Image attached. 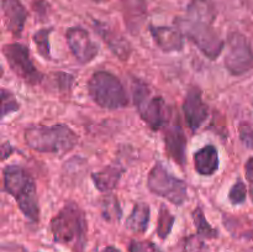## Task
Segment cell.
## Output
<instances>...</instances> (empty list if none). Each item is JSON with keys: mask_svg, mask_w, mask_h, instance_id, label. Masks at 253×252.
Masks as SVG:
<instances>
[{"mask_svg": "<svg viewBox=\"0 0 253 252\" xmlns=\"http://www.w3.org/2000/svg\"><path fill=\"white\" fill-rule=\"evenodd\" d=\"M95 31L100 35L104 42L108 44L113 53L118 56V58L123 59V61H126L128 58L131 53V44L123 36L111 31L108 26L103 25L101 22H95Z\"/></svg>", "mask_w": 253, "mask_h": 252, "instance_id": "16", "label": "cell"}, {"mask_svg": "<svg viewBox=\"0 0 253 252\" xmlns=\"http://www.w3.org/2000/svg\"><path fill=\"white\" fill-rule=\"evenodd\" d=\"M145 15V0H125V21L131 31L136 32V30H140Z\"/></svg>", "mask_w": 253, "mask_h": 252, "instance_id": "21", "label": "cell"}, {"mask_svg": "<svg viewBox=\"0 0 253 252\" xmlns=\"http://www.w3.org/2000/svg\"><path fill=\"white\" fill-rule=\"evenodd\" d=\"M128 252H162L152 241L132 240L128 245Z\"/></svg>", "mask_w": 253, "mask_h": 252, "instance_id": "28", "label": "cell"}, {"mask_svg": "<svg viewBox=\"0 0 253 252\" xmlns=\"http://www.w3.org/2000/svg\"><path fill=\"white\" fill-rule=\"evenodd\" d=\"M88 91L96 105L108 110L126 108L128 104L123 83L110 72H95L88 82Z\"/></svg>", "mask_w": 253, "mask_h": 252, "instance_id": "4", "label": "cell"}, {"mask_svg": "<svg viewBox=\"0 0 253 252\" xmlns=\"http://www.w3.org/2000/svg\"><path fill=\"white\" fill-rule=\"evenodd\" d=\"M24 138L31 150L57 156L66 155L78 143V135L64 124L30 126L25 130Z\"/></svg>", "mask_w": 253, "mask_h": 252, "instance_id": "3", "label": "cell"}, {"mask_svg": "<svg viewBox=\"0 0 253 252\" xmlns=\"http://www.w3.org/2000/svg\"><path fill=\"white\" fill-rule=\"evenodd\" d=\"M219 151L214 145H207L194 153V167L199 174L212 175L219 169Z\"/></svg>", "mask_w": 253, "mask_h": 252, "instance_id": "15", "label": "cell"}, {"mask_svg": "<svg viewBox=\"0 0 253 252\" xmlns=\"http://www.w3.org/2000/svg\"><path fill=\"white\" fill-rule=\"evenodd\" d=\"M52 236L57 244L73 252H83L86 244L85 214L74 202L67 203L51 220Z\"/></svg>", "mask_w": 253, "mask_h": 252, "instance_id": "1", "label": "cell"}, {"mask_svg": "<svg viewBox=\"0 0 253 252\" xmlns=\"http://www.w3.org/2000/svg\"><path fill=\"white\" fill-rule=\"evenodd\" d=\"M187 19L214 24L216 10L211 0H190L187 6Z\"/></svg>", "mask_w": 253, "mask_h": 252, "instance_id": "18", "label": "cell"}, {"mask_svg": "<svg viewBox=\"0 0 253 252\" xmlns=\"http://www.w3.org/2000/svg\"><path fill=\"white\" fill-rule=\"evenodd\" d=\"M166 128H167L165 135L166 151L175 162L179 163L180 166H184L187 140H185L184 132L179 124V119L174 116L169 126H166Z\"/></svg>", "mask_w": 253, "mask_h": 252, "instance_id": "14", "label": "cell"}, {"mask_svg": "<svg viewBox=\"0 0 253 252\" xmlns=\"http://www.w3.org/2000/svg\"><path fill=\"white\" fill-rule=\"evenodd\" d=\"M2 21L14 37H20L27 20V9L21 0H1Z\"/></svg>", "mask_w": 253, "mask_h": 252, "instance_id": "12", "label": "cell"}, {"mask_svg": "<svg viewBox=\"0 0 253 252\" xmlns=\"http://www.w3.org/2000/svg\"><path fill=\"white\" fill-rule=\"evenodd\" d=\"M245 170H246V178L247 183H249V193L251 200L253 202V157L250 158L245 166Z\"/></svg>", "mask_w": 253, "mask_h": 252, "instance_id": "31", "label": "cell"}, {"mask_svg": "<svg viewBox=\"0 0 253 252\" xmlns=\"http://www.w3.org/2000/svg\"><path fill=\"white\" fill-rule=\"evenodd\" d=\"M0 252H29L25 249L22 245L14 244V242H7V244H2Z\"/></svg>", "mask_w": 253, "mask_h": 252, "instance_id": "32", "label": "cell"}, {"mask_svg": "<svg viewBox=\"0 0 253 252\" xmlns=\"http://www.w3.org/2000/svg\"><path fill=\"white\" fill-rule=\"evenodd\" d=\"M224 63L232 76H242L253 68V51L245 35L240 32L230 34Z\"/></svg>", "mask_w": 253, "mask_h": 252, "instance_id": "9", "label": "cell"}, {"mask_svg": "<svg viewBox=\"0 0 253 252\" xmlns=\"http://www.w3.org/2000/svg\"><path fill=\"white\" fill-rule=\"evenodd\" d=\"M66 40L69 49L79 63H89L98 54V44L91 40L89 32L83 27L74 26L67 30Z\"/></svg>", "mask_w": 253, "mask_h": 252, "instance_id": "10", "label": "cell"}, {"mask_svg": "<svg viewBox=\"0 0 253 252\" xmlns=\"http://www.w3.org/2000/svg\"><path fill=\"white\" fill-rule=\"evenodd\" d=\"M101 214L106 221H118L121 219V208L118 198L113 194L106 195L101 202Z\"/></svg>", "mask_w": 253, "mask_h": 252, "instance_id": "23", "label": "cell"}, {"mask_svg": "<svg viewBox=\"0 0 253 252\" xmlns=\"http://www.w3.org/2000/svg\"><path fill=\"white\" fill-rule=\"evenodd\" d=\"M177 27L200 49L209 59H216L224 49V41L215 31L212 24L209 22L194 21L187 17H179L175 20Z\"/></svg>", "mask_w": 253, "mask_h": 252, "instance_id": "6", "label": "cell"}, {"mask_svg": "<svg viewBox=\"0 0 253 252\" xmlns=\"http://www.w3.org/2000/svg\"><path fill=\"white\" fill-rule=\"evenodd\" d=\"M204 237L200 235H192L188 239H185L183 252H202L204 249Z\"/></svg>", "mask_w": 253, "mask_h": 252, "instance_id": "29", "label": "cell"}, {"mask_svg": "<svg viewBox=\"0 0 253 252\" xmlns=\"http://www.w3.org/2000/svg\"><path fill=\"white\" fill-rule=\"evenodd\" d=\"M4 190L17 203L26 219L37 222L40 217L36 183L29 170L19 165H7L2 170Z\"/></svg>", "mask_w": 253, "mask_h": 252, "instance_id": "2", "label": "cell"}, {"mask_svg": "<svg viewBox=\"0 0 253 252\" xmlns=\"http://www.w3.org/2000/svg\"><path fill=\"white\" fill-rule=\"evenodd\" d=\"M153 41L163 52H178L184 47V34L178 27L150 25Z\"/></svg>", "mask_w": 253, "mask_h": 252, "instance_id": "13", "label": "cell"}, {"mask_svg": "<svg viewBox=\"0 0 253 252\" xmlns=\"http://www.w3.org/2000/svg\"><path fill=\"white\" fill-rule=\"evenodd\" d=\"M147 187L153 194L165 198L177 207H180L187 202V183L174 177L160 162L156 163L148 173Z\"/></svg>", "mask_w": 253, "mask_h": 252, "instance_id": "7", "label": "cell"}, {"mask_svg": "<svg viewBox=\"0 0 253 252\" xmlns=\"http://www.w3.org/2000/svg\"><path fill=\"white\" fill-rule=\"evenodd\" d=\"M151 209L146 203H136L126 220V227L135 234H143L150 224Z\"/></svg>", "mask_w": 253, "mask_h": 252, "instance_id": "19", "label": "cell"}, {"mask_svg": "<svg viewBox=\"0 0 253 252\" xmlns=\"http://www.w3.org/2000/svg\"><path fill=\"white\" fill-rule=\"evenodd\" d=\"M52 32V27H46V29H41L34 34L35 44L37 47V52L43 57L44 59H51V47H49V35Z\"/></svg>", "mask_w": 253, "mask_h": 252, "instance_id": "25", "label": "cell"}, {"mask_svg": "<svg viewBox=\"0 0 253 252\" xmlns=\"http://www.w3.org/2000/svg\"><path fill=\"white\" fill-rule=\"evenodd\" d=\"M222 221L226 230H229L230 234L236 239H252L253 237V221L249 217L224 215Z\"/></svg>", "mask_w": 253, "mask_h": 252, "instance_id": "20", "label": "cell"}, {"mask_svg": "<svg viewBox=\"0 0 253 252\" xmlns=\"http://www.w3.org/2000/svg\"><path fill=\"white\" fill-rule=\"evenodd\" d=\"M103 252H120V251H119L118 249H115L114 246H108V247H105V249H104Z\"/></svg>", "mask_w": 253, "mask_h": 252, "instance_id": "34", "label": "cell"}, {"mask_svg": "<svg viewBox=\"0 0 253 252\" xmlns=\"http://www.w3.org/2000/svg\"><path fill=\"white\" fill-rule=\"evenodd\" d=\"M174 225V216L172 212L169 211L165 204H162L160 209V215H158V221H157V235L162 240L167 239L169 236L170 231Z\"/></svg>", "mask_w": 253, "mask_h": 252, "instance_id": "24", "label": "cell"}, {"mask_svg": "<svg viewBox=\"0 0 253 252\" xmlns=\"http://www.w3.org/2000/svg\"><path fill=\"white\" fill-rule=\"evenodd\" d=\"M193 221H194L195 227H197L198 235H200L204 239H216L219 236V232L216 229L211 226V225L208 222V220L205 219L204 211H203L202 208H195V210L193 211Z\"/></svg>", "mask_w": 253, "mask_h": 252, "instance_id": "22", "label": "cell"}, {"mask_svg": "<svg viewBox=\"0 0 253 252\" xmlns=\"http://www.w3.org/2000/svg\"><path fill=\"white\" fill-rule=\"evenodd\" d=\"M240 138L246 147L253 148V125L250 123L240 124Z\"/></svg>", "mask_w": 253, "mask_h": 252, "instance_id": "30", "label": "cell"}, {"mask_svg": "<svg viewBox=\"0 0 253 252\" xmlns=\"http://www.w3.org/2000/svg\"><path fill=\"white\" fill-rule=\"evenodd\" d=\"M95 1H101V0H95Z\"/></svg>", "mask_w": 253, "mask_h": 252, "instance_id": "36", "label": "cell"}, {"mask_svg": "<svg viewBox=\"0 0 253 252\" xmlns=\"http://www.w3.org/2000/svg\"><path fill=\"white\" fill-rule=\"evenodd\" d=\"M183 113H184L185 121L192 131H197L207 121L209 108L203 100L202 91L197 86H193L188 90L183 103Z\"/></svg>", "mask_w": 253, "mask_h": 252, "instance_id": "11", "label": "cell"}, {"mask_svg": "<svg viewBox=\"0 0 253 252\" xmlns=\"http://www.w3.org/2000/svg\"><path fill=\"white\" fill-rule=\"evenodd\" d=\"M2 54L10 69L27 84L37 85L43 81V74L36 68L32 62L30 51L22 43H7L2 47Z\"/></svg>", "mask_w": 253, "mask_h": 252, "instance_id": "8", "label": "cell"}, {"mask_svg": "<svg viewBox=\"0 0 253 252\" xmlns=\"http://www.w3.org/2000/svg\"><path fill=\"white\" fill-rule=\"evenodd\" d=\"M132 96L141 119L148 127L155 131L166 127L169 120V109L163 98L152 95L150 88L137 79L133 81Z\"/></svg>", "mask_w": 253, "mask_h": 252, "instance_id": "5", "label": "cell"}, {"mask_svg": "<svg viewBox=\"0 0 253 252\" xmlns=\"http://www.w3.org/2000/svg\"><path fill=\"white\" fill-rule=\"evenodd\" d=\"M249 252H253V249H251V250H250V251Z\"/></svg>", "mask_w": 253, "mask_h": 252, "instance_id": "35", "label": "cell"}, {"mask_svg": "<svg viewBox=\"0 0 253 252\" xmlns=\"http://www.w3.org/2000/svg\"><path fill=\"white\" fill-rule=\"evenodd\" d=\"M20 109V104L17 103L14 94L7 89H1V118L4 119L9 114L16 113Z\"/></svg>", "mask_w": 253, "mask_h": 252, "instance_id": "26", "label": "cell"}, {"mask_svg": "<svg viewBox=\"0 0 253 252\" xmlns=\"http://www.w3.org/2000/svg\"><path fill=\"white\" fill-rule=\"evenodd\" d=\"M12 146L10 145L9 142H4L1 145V156H2V160H6L10 155L12 153Z\"/></svg>", "mask_w": 253, "mask_h": 252, "instance_id": "33", "label": "cell"}, {"mask_svg": "<svg viewBox=\"0 0 253 252\" xmlns=\"http://www.w3.org/2000/svg\"><path fill=\"white\" fill-rule=\"evenodd\" d=\"M123 173L124 169L120 166H106L104 169L91 173V180L96 189L103 193H108L118 187Z\"/></svg>", "mask_w": 253, "mask_h": 252, "instance_id": "17", "label": "cell"}, {"mask_svg": "<svg viewBox=\"0 0 253 252\" xmlns=\"http://www.w3.org/2000/svg\"><path fill=\"white\" fill-rule=\"evenodd\" d=\"M247 197V187L241 179H237L234 183V185L231 187L229 192V200L231 202V204L239 205L245 203Z\"/></svg>", "mask_w": 253, "mask_h": 252, "instance_id": "27", "label": "cell"}]
</instances>
